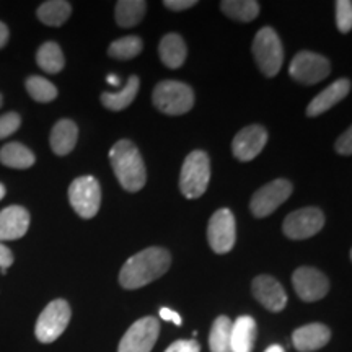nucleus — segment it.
<instances>
[{"label":"nucleus","instance_id":"1","mask_svg":"<svg viewBox=\"0 0 352 352\" xmlns=\"http://www.w3.org/2000/svg\"><path fill=\"white\" fill-rule=\"evenodd\" d=\"M170 252L160 246H151L135 253L124 263L120 272V284L134 290L153 283L170 270Z\"/></svg>","mask_w":352,"mask_h":352},{"label":"nucleus","instance_id":"2","mask_svg":"<svg viewBox=\"0 0 352 352\" xmlns=\"http://www.w3.org/2000/svg\"><path fill=\"white\" fill-rule=\"evenodd\" d=\"M109 162L118 182L126 191L138 192L147 182V170L139 148L131 140H118L109 151Z\"/></svg>","mask_w":352,"mask_h":352},{"label":"nucleus","instance_id":"3","mask_svg":"<svg viewBox=\"0 0 352 352\" xmlns=\"http://www.w3.org/2000/svg\"><path fill=\"white\" fill-rule=\"evenodd\" d=\"M210 179L209 155L202 151H195L184 158L179 175V189L188 199H197L206 192Z\"/></svg>","mask_w":352,"mask_h":352},{"label":"nucleus","instance_id":"4","mask_svg":"<svg viewBox=\"0 0 352 352\" xmlns=\"http://www.w3.org/2000/svg\"><path fill=\"white\" fill-rule=\"evenodd\" d=\"M153 104L160 113L179 116L188 113L195 104V91L183 82L164 80L155 87L152 95Z\"/></svg>","mask_w":352,"mask_h":352},{"label":"nucleus","instance_id":"5","mask_svg":"<svg viewBox=\"0 0 352 352\" xmlns=\"http://www.w3.org/2000/svg\"><path fill=\"white\" fill-rule=\"evenodd\" d=\"M253 56L258 67L266 77H276L284 63L283 43L274 30L264 26L253 39Z\"/></svg>","mask_w":352,"mask_h":352},{"label":"nucleus","instance_id":"6","mask_svg":"<svg viewBox=\"0 0 352 352\" xmlns=\"http://www.w3.org/2000/svg\"><path fill=\"white\" fill-rule=\"evenodd\" d=\"M70 316H72V310H70L67 300H64V298L52 300L41 311L36 321L34 334H36L38 341L43 342V344L54 342L69 327Z\"/></svg>","mask_w":352,"mask_h":352},{"label":"nucleus","instance_id":"7","mask_svg":"<svg viewBox=\"0 0 352 352\" xmlns=\"http://www.w3.org/2000/svg\"><path fill=\"white\" fill-rule=\"evenodd\" d=\"M69 201L82 219H91L101 206V189L95 176H78L69 186Z\"/></svg>","mask_w":352,"mask_h":352},{"label":"nucleus","instance_id":"8","mask_svg":"<svg viewBox=\"0 0 352 352\" xmlns=\"http://www.w3.org/2000/svg\"><path fill=\"white\" fill-rule=\"evenodd\" d=\"M289 74L298 83L315 85L331 74V64L324 56L311 51H302L290 63Z\"/></svg>","mask_w":352,"mask_h":352},{"label":"nucleus","instance_id":"9","mask_svg":"<svg viewBox=\"0 0 352 352\" xmlns=\"http://www.w3.org/2000/svg\"><path fill=\"white\" fill-rule=\"evenodd\" d=\"M294 186L289 179H274V182L264 184L263 188H259L252 197L250 202V209L254 217L263 219L271 215L274 210L279 208L283 202L289 199V196L292 195Z\"/></svg>","mask_w":352,"mask_h":352},{"label":"nucleus","instance_id":"10","mask_svg":"<svg viewBox=\"0 0 352 352\" xmlns=\"http://www.w3.org/2000/svg\"><path fill=\"white\" fill-rule=\"evenodd\" d=\"M160 334V321L145 316L127 329L120 342L118 352H151Z\"/></svg>","mask_w":352,"mask_h":352},{"label":"nucleus","instance_id":"11","mask_svg":"<svg viewBox=\"0 0 352 352\" xmlns=\"http://www.w3.org/2000/svg\"><path fill=\"white\" fill-rule=\"evenodd\" d=\"M208 240L217 254H226L233 248L236 241V222L230 209L214 212L208 226Z\"/></svg>","mask_w":352,"mask_h":352},{"label":"nucleus","instance_id":"12","mask_svg":"<svg viewBox=\"0 0 352 352\" xmlns=\"http://www.w3.org/2000/svg\"><path fill=\"white\" fill-rule=\"evenodd\" d=\"M324 226V215L318 208H303L289 214L284 220V235L290 240H307Z\"/></svg>","mask_w":352,"mask_h":352},{"label":"nucleus","instance_id":"13","mask_svg":"<svg viewBox=\"0 0 352 352\" xmlns=\"http://www.w3.org/2000/svg\"><path fill=\"white\" fill-rule=\"evenodd\" d=\"M292 284L303 302L321 300L329 290L328 277L315 267H298L292 274Z\"/></svg>","mask_w":352,"mask_h":352},{"label":"nucleus","instance_id":"14","mask_svg":"<svg viewBox=\"0 0 352 352\" xmlns=\"http://www.w3.org/2000/svg\"><path fill=\"white\" fill-rule=\"evenodd\" d=\"M266 142L267 131L263 126H246L233 139L232 152L240 162H252L261 153Z\"/></svg>","mask_w":352,"mask_h":352},{"label":"nucleus","instance_id":"15","mask_svg":"<svg viewBox=\"0 0 352 352\" xmlns=\"http://www.w3.org/2000/svg\"><path fill=\"white\" fill-rule=\"evenodd\" d=\"M253 296L256 300L261 303L264 308L270 311H283L287 305V294L279 280H276L271 276H258L253 279L252 284Z\"/></svg>","mask_w":352,"mask_h":352},{"label":"nucleus","instance_id":"16","mask_svg":"<svg viewBox=\"0 0 352 352\" xmlns=\"http://www.w3.org/2000/svg\"><path fill=\"white\" fill-rule=\"evenodd\" d=\"M30 212L21 206H8L0 210V241L19 240L30 228Z\"/></svg>","mask_w":352,"mask_h":352},{"label":"nucleus","instance_id":"17","mask_svg":"<svg viewBox=\"0 0 352 352\" xmlns=\"http://www.w3.org/2000/svg\"><path fill=\"white\" fill-rule=\"evenodd\" d=\"M331 340V329L323 323H310L292 333V344L298 352H314Z\"/></svg>","mask_w":352,"mask_h":352},{"label":"nucleus","instance_id":"18","mask_svg":"<svg viewBox=\"0 0 352 352\" xmlns=\"http://www.w3.org/2000/svg\"><path fill=\"white\" fill-rule=\"evenodd\" d=\"M351 91V82L347 78H340L334 83H331L328 88H324L320 95H316L314 100L310 101V104L307 107V116L315 118L320 114L327 113L328 109H331L334 104H338L349 95Z\"/></svg>","mask_w":352,"mask_h":352},{"label":"nucleus","instance_id":"19","mask_svg":"<svg viewBox=\"0 0 352 352\" xmlns=\"http://www.w3.org/2000/svg\"><path fill=\"white\" fill-rule=\"evenodd\" d=\"M256 341V321L245 315L232 321L230 352H253Z\"/></svg>","mask_w":352,"mask_h":352},{"label":"nucleus","instance_id":"20","mask_svg":"<svg viewBox=\"0 0 352 352\" xmlns=\"http://www.w3.org/2000/svg\"><path fill=\"white\" fill-rule=\"evenodd\" d=\"M78 139L77 124L70 120L57 121L51 131L50 144L56 155H67L76 148Z\"/></svg>","mask_w":352,"mask_h":352},{"label":"nucleus","instance_id":"21","mask_svg":"<svg viewBox=\"0 0 352 352\" xmlns=\"http://www.w3.org/2000/svg\"><path fill=\"white\" fill-rule=\"evenodd\" d=\"M160 59L168 69H179L188 56V47L184 39L178 33H168L158 44Z\"/></svg>","mask_w":352,"mask_h":352},{"label":"nucleus","instance_id":"22","mask_svg":"<svg viewBox=\"0 0 352 352\" xmlns=\"http://www.w3.org/2000/svg\"><path fill=\"white\" fill-rule=\"evenodd\" d=\"M36 162L34 153L20 142H8L0 148V164L15 170L32 168Z\"/></svg>","mask_w":352,"mask_h":352},{"label":"nucleus","instance_id":"23","mask_svg":"<svg viewBox=\"0 0 352 352\" xmlns=\"http://www.w3.org/2000/svg\"><path fill=\"white\" fill-rule=\"evenodd\" d=\"M139 77L131 76L121 91H118V94H109V91L101 94V103H103L104 108L111 109V111H122L135 100V96L139 94Z\"/></svg>","mask_w":352,"mask_h":352},{"label":"nucleus","instance_id":"24","mask_svg":"<svg viewBox=\"0 0 352 352\" xmlns=\"http://www.w3.org/2000/svg\"><path fill=\"white\" fill-rule=\"evenodd\" d=\"M72 13V6L65 0H50L38 7V19L47 26H63Z\"/></svg>","mask_w":352,"mask_h":352},{"label":"nucleus","instance_id":"25","mask_svg":"<svg viewBox=\"0 0 352 352\" xmlns=\"http://www.w3.org/2000/svg\"><path fill=\"white\" fill-rule=\"evenodd\" d=\"M145 10H147V3L144 0H120L116 3L114 15L121 28H132L142 21Z\"/></svg>","mask_w":352,"mask_h":352},{"label":"nucleus","instance_id":"26","mask_svg":"<svg viewBox=\"0 0 352 352\" xmlns=\"http://www.w3.org/2000/svg\"><path fill=\"white\" fill-rule=\"evenodd\" d=\"M36 64L47 74H59L64 69V52L57 43H44L36 52Z\"/></svg>","mask_w":352,"mask_h":352},{"label":"nucleus","instance_id":"27","mask_svg":"<svg viewBox=\"0 0 352 352\" xmlns=\"http://www.w3.org/2000/svg\"><path fill=\"white\" fill-rule=\"evenodd\" d=\"M220 8L227 16L245 23L256 19L259 13V3L256 0H223Z\"/></svg>","mask_w":352,"mask_h":352},{"label":"nucleus","instance_id":"28","mask_svg":"<svg viewBox=\"0 0 352 352\" xmlns=\"http://www.w3.org/2000/svg\"><path fill=\"white\" fill-rule=\"evenodd\" d=\"M230 331L232 320L222 315L215 318L209 334L210 352H230Z\"/></svg>","mask_w":352,"mask_h":352},{"label":"nucleus","instance_id":"29","mask_svg":"<svg viewBox=\"0 0 352 352\" xmlns=\"http://www.w3.org/2000/svg\"><path fill=\"white\" fill-rule=\"evenodd\" d=\"M142 47L144 43L139 36H124L109 44L108 54L111 56L113 59L127 60L138 57L140 52H142Z\"/></svg>","mask_w":352,"mask_h":352},{"label":"nucleus","instance_id":"30","mask_svg":"<svg viewBox=\"0 0 352 352\" xmlns=\"http://www.w3.org/2000/svg\"><path fill=\"white\" fill-rule=\"evenodd\" d=\"M26 91L38 103H51L57 98V88L44 77L32 76L26 80Z\"/></svg>","mask_w":352,"mask_h":352},{"label":"nucleus","instance_id":"31","mask_svg":"<svg viewBox=\"0 0 352 352\" xmlns=\"http://www.w3.org/2000/svg\"><path fill=\"white\" fill-rule=\"evenodd\" d=\"M336 25L341 33H349L352 28V3L349 0L336 2Z\"/></svg>","mask_w":352,"mask_h":352},{"label":"nucleus","instance_id":"32","mask_svg":"<svg viewBox=\"0 0 352 352\" xmlns=\"http://www.w3.org/2000/svg\"><path fill=\"white\" fill-rule=\"evenodd\" d=\"M21 126V118L19 113H7L0 116V139L15 134Z\"/></svg>","mask_w":352,"mask_h":352},{"label":"nucleus","instance_id":"33","mask_svg":"<svg viewBox=\"0 0 352 352\" xmlns=\"http://www.w3.org/2000/svg\"><path fill=\"white\" fill-rule=\"evenodd\" d=\"M165 352H201V346L195 340H179L166 347Z\"/></svg>","mask_w":352,"mask_h":352},{"label":"nucleus","instance_id":"34","mask_svg":"<svg viewBox=\"0 0 352 352\" xmlns=\"http://www.w3.org/2000/svg\"><path fill=\"white\" fill-rule=\"evenodd\" d=\"M336 152L340 155H351L352 153V129L349 127L340 139L336 140Z\"/></svg>","mask_w":352,"mask_h":352},{"label":"nucleus","instance_id":"35","mask_svg":"<svg viewBox=\"0 0 352 352\" xmlns=\"http://www.w3.org/2000/svg\"><path fill=\"white\" fill-rule=\"evenodd\" d=\"M13 259H15V258H13L12 250L8 248L7 245L0 243V271H2V274H6L8 267L12 266Z\"/></svg>","mask_w":352,"mask_h":352},{"label":"nucleus","instance_id":"36","mask_svg":"<svg viewBox=\"0 0 352 352\" xmlns=\"http://www.w3.org/2000/svg\"><path fill=\"white\" fill-rule=\"evenodd\" d=\"M164 6L170 10L175 12H182V10H188V8L197 6L196 0H165Z\"/></svg>","mask_w":352,"mask_h":352},{"label":"nucleus","instance_id":"37","mask_svg":"<svg viewBox=\"0 0 352 352\" xmlns=\"http://www.w3.org/2000/svg\"><path fill=\"white\" fill-rule=\"evenodd\" d=\"M160 318L164 321H171V323H175L176 327H182V316H179V314H176V311L171 310V308H160Z\"/></svg>","mask_w":352,"mask_h":352},{"label":"nucleus","instance_id":"38","mask_svg":"<svg viewBox=\"0 0 352 352\" xmlns=\"http://www.w3.org/2000/svg\"><path fill=\"white\" fill-rule=\"evenodd\" d=\"M8 38H10V32H8L7 25L3 21H0V50L6 47V44L8 43Z\"/></svg>","mask_w":352,"mask_h":352},{"label":"nucleus","instance_id":"39","mask_svg":"<svg viewBox=\"0 0 352 352\" xmlns=\"http://www.w3.org/2000/svg\"><path fill=\"white\" fill-rule=\"evenodd\" d=\"M107 80H108L109 83H111L113 87H118V85H121V80H120V78H118L116 76H108Z\"/></svg>","mask_w":352,"mask_h":352},{"label":"nucleus","instance_id":"40","mask_svg":"<svg viewBox=\"0 0 352 352\" xmlns=\"http://www.w3.org/2000/svg\"><path fill=\"white\" fill-rule=\"evenodd\" d=\"M264 352H285V351L279 344H272V346L267 347V349L264 351Z\"/></svg>","mask_w":352,"mask_h":352},{"label":"nucleus","instance_id":"41","mask_svg":"<svg viewBox=\"0 0 352 352\" xmlns=\"http://www.w3.org/2000/svg\"><path fill=\"white\" fill-rule=\"evenodd\" d=\"M6 195H7V189H6V186H3L2 183H0V201H2L3 197H6Z\"/></svg>","mask_w":352,"mask_h":352},{"label":"nucleus","instance_id":"42","mask_svg":"<svg viewBox=\"0 0 352 352\" xmlns=\"http://www.w3.org/2000/svg\"><path fill=\"white\" fill-rule=\"evenodd\" d=\"M2 104H3V96L0 95V108H2Z\"/></svg>","mask_w":352,"mask_h":352}]
</instances>
